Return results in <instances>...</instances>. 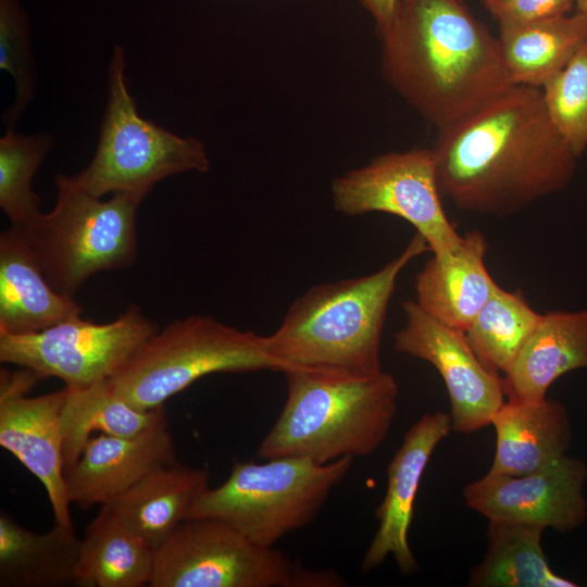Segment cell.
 <instances>
[{
  "mask_svg": "<svg viewBox=\"0 0 587 587\" xmlns=\"http://www.w3.org/2000/svg\"><path fill=\"white\" fill-rule=\"evenodd\" d=\"M499 25L524 24L570 14L575 0H480Z\"/></svg>",
  "mask_w": 587,
  "mask_h": 587,
  "instance_id": "31",
  "label": "cell"
},
{
  "mask_svg": "<svg viewBox=\"0 0 587 587\" xmlns=\"http://www.w3.org/2000/svg\"><path fill=\"white\" fill-rule=\"evenodd\" d=\"M483 233L463 235L453 253L433 255L415 277V302L445 324L465 332L488 301L497 283L485 265Z\"/></svg>",
  "mask_w": 587,
  "mask_h": 587,
  "instance_id": "19",
  "label": "cell"
},
{
  "mask_svg": "<svg viewBox=\"0 0 587 587\" xmlns=\"http://www.w3.org/2000/svg\"><path fill=\"white\" fill-rule=\"evenodd\" d=\"M541 317L521 290L497 286L465 330L479 361L491 372L505 374Z\"/></svg>",
  "mask_w": 587,
  "mask_h": 587,
  "instance_id": "27",
  "label": "cell"
},
{
  "mask_svg": "<svg viewBox=\"0 0 587 587\" xmlns=\"http://www.w3.org/2000/svg\"><path fill=\"white\" fill-rule=\"evenodd\" d=\"M42 378L22 367L0 373V446L13 454L45 487L54 522L70 525L65 487L62 411L67 389L27 396Z\"/></svg>",
  "mask_w": 587,
  "mask_h": 587,
  "instance_id": "13",
  "label": "cell"
},
{
  "mask_svg": "<svg viewBox=\"0 0 587 587\" xmlns=\"http://www.w3.org/2000/svg\"><path fill=\"white\" fill-rule=\"evenodd\" d=\"M498 40L512 84L541 88L587 42V14L499 25Z\"/></svg>",
  "mask_w": 587,
  "mask_h": 587,
  "instance_id": "24",
  "label": "cell"
},
{
  "mask_svg": "<svg viewBox=\"0 0 587 587\" xmlns=\"http://www.w3.org/2000/svg\"><path fill=\"white\" fill-rule=\"evenodd\" d=\"M541 91L552 123L579 158L587 148V42Z\"/></svg>",
  "mask_w": 587,
  "mask_h": 587,
  "instance_id": "30",
  "label": "cell"
},
{
  "mask_svg": "<svg viewBox=\"0 0 587 587\" xmlns=\"http://www.w3.org/2000/svg\"><path fill=\"white\" fill-rule=\"evenodd\" d=\"M53 142L48 134L25 135L15 128H5L0 138V208L12 227L24 228L40 212L33 180Z\"/></svg>",
  "mask_w": 587,
  "mask_h": 587,
  "instance_id": "28",
  "label": "cell"
},
{
  "mask_svg": "<svg viewBox=\"0 0 587 587\" xmlns=\"http://www.w3.org/2000/svg\"><path fill=\"white\" fill-rule=\"evenodd\" d=\"M451 430L450 415L437 411L424 414L405 433L387 466L386 492L375 512L378 527L361 561L363 572L376 569L389 555L403 574L419 570L409 544L414 502L435 448Z\"/></svg>",
  "mask_w": 587,
  "mask_h": 587,
  "instance_id": "15",
  "label": "cell"
},
{
  "mask_svg": "<svg viewBox=\"0 0 587 587\" xmlns=\"http://www.w3.org/2000/svg\"><path fill=\"white\" fill-rule=\"evenodd\" d=\"M159 329L139 307L130 304L109 323L82 316L29 334L0 332V361L52 376L70 389H83L112 377Z\"/></svg>",
  "mask_w": 587,
  "mask_h": 587,
  "instance_id": "10",
  "label": "cell"
},
{
  "mask_svg": "<svg viewBox=\"0 0 587 587\" xmlns=\"http://www.w3.org/2000/svg\"><path fill=\"white\" fill-rule=\"evenodd\" d=\"M415 233L402 252L378 271L315 285L288 308L282 324L266 336L282 372L291 367L370 376L380 373V342L398 276L428 251Z\"/></svg>",
  "mask_w": 587,
  "mask_h": 587,
  "instance_id": "3",
  "label": "cell"
},
{
  "mask_svg": "<svg viewBox=\"0 0 587 587\" xmlns=\"http://www.w3.org/2000/svg\"><path fill=\"white\" fill-rule=\"evenodd\" d=\"M376 30L385 79L438 130L513 85L498 37L463 0H399Z\"/></svg>",
  "mask_w": 587,
  "mask_h": 587,
  "instance_id": "2",
  "label": "cell"
},
{
  "mask_svg": "<svg viewBox=\"0 0 587 587\" xmlns=\"http://www.w3.org/2000/svg\"><path fill=\"white\" fill-rule=\"evenodd\" d=\"M352 460L325 464L299 457L235 461L226 480L204 490L188 517L218 519L253 542L275 547L314 521Z\"/></svg>",
  "mask_w": 587,
  "mask_h": 587,
  "instance_id": "7",
  "label": "cell"
},
{
  "mask_svg": "<svg viewBox=\"0 0 587 587\" xmlns=\"http://www.w3.org/2000/svg\"><path fill=\"white\" fill-rule=\"evenodd\" d=\"M73 296L59 292L47 279L24 232L0 235V332L29 334L79 316Z\"/></svg>",
  "mask_w": 587,
  "mask_h": 587,
  "instance_id": "17",
  "label": "cell"
},
{
  "mask_svg": "<svg viewBox=\"0 0 587 587\" xmlns=\"http://www.w3.org/2000/svg\"><path fill=\"white\" fill-rule=\"evenodd\" d=\"M430 150L442 198L501 218L563 190L578 159L552 123L541 88L526 85H511L438 130Z\"/></svg>",
  "mask_w": 587,
  "mask_h": 587,
  "instance_id": "1",
  "label": "cell"
},
{
  "mask_svg": "<svg viewBox=\"0 0 587 587\" xmlns=\"http://www.w3.org/2000/svg\"><path fill=\"white\" fill-rule=\"evenodd\" d=\"M586 480V463L564 455L523 475L488 472L463 488V498L469 508L489 522L522 523L566 533L587 517Z\"/></svg>",
  "mask_w": 587,
  "mask_h": 587,
  "instance_id": "14",
  "label": "cell"
},
{
  "mask_svg": "<svg viewBox=\"0 0 587 587\" xmlns=\"http://www.w3.org/2000/svg\"><path fill=\"white\" fill-rule=\"evenodd\" d=\"M578 369H587V309L547 312L503 374L504 397L544 399L559 377Z\"/></svg>",
  "mask_w": 587,
  "mask_h": 587,
  "instance_id": "20",
  "label": "cell"
},
{
  "mask_svg": "<svg viewBox=\"0 0 587 587\" xmlns=\"http://www.w3.org/2000/svg\"><path fill=\"white\" fill-rule=\"evenodd\" d=\"M375 21L376 29L384 27L392 17L399 0H358Z\"/></svg>",
  "mask_w": 587,
  "mask_h": 587,
  "instance_id": "32",
  "label": "cell"
},
{
  "mask_svg": "<svg viewBox=\"0 0 587 587\" xmlns=\"http://www.w3.org/2000/svg\"><path fill=\"white\" fill-rule=\"evenodd\" d=\"M209 168L203 142L171 133L138 113L128 89L125 52L116 46L97 149L90 163L72 176L74 182L100 198L125 192L143 199L166 177Z\"/></svg>",
  "mask_w": 587,
  "mask_h": 587,
  "instance_id": "8",
  "label": "cell"
},
{
  "mask_svg": "<svg viewBox=\"0 0 587 587\" xmlns=\"http://www.w3.org/2000/svg\"><path fill=\"white\" fill-rule=\"evenodd\" d=\"M490 425L496 430L491 474L523 475L544 469L571 445L572 426L566 408L558 400L509 401L497 410Z\"/></svg>",
  "mask_w": 587,
  "mask_h": 587,
  "instance_id": "18",
  "label": "cell"
},
{
  "mask_svg": "<svg viewBox=\"0 0 587 587\" xmlns=\"http://www.w3.org/2000/svg\"><path fill=\"white\" fill-rule=\"evenodd\" d=\"M545 528L489 522L487 552L470 574L472 587H549L554 572L541 546Z\"/></svg>",
  "mask_w": 587,
  "mask_h": 587,
  "instance_id": "26",
  "label": "cell"
},
{
  "mask_svg": "<svg viewBox=\"0 0 587 587\" xmlns=\"http://www.w3.org/2000/svg\"><path fill=\"white\" fill-rule=\"evenodd\" d=\"M576 10L587 14V0H575Z\"/></svg>",
  "mask_w": 587,
  "mask_h": 587,
  "instance_id": "33",
  "label": "cell"
},
{
  "mask_svg": "<svg viewBox=\"0 0 587 587\" xmlns=\"http://www.w3.org/2000/svg\"><path fill=\"white\" fill-rule=\"evenodd\" d=\"M209 487L208 470L175 461L151 471L107 504L157 550Z\"/></svg>",
  "mask_w": 587,
  "mask_h": 587,
  "instance_id": "21",
  "label": "cell"
},
{
  "mask_svg": "<svg viewBox=\"0 0 587 587\" xmlns=\"http://www.w3.org/2000/svg\"><path fill=\"white\" fill-rule=\"evenodd\" d=\"M79 549L73 524L54 522L48 532L38 534L1 511L0 586H78Z\"/></svg>",
  "mask_w": 587,
  "mask_h": 587,
  "instance_id": "22",
  "label": "cell"
},
{
  "mask_svg": "<svg viewBox=\"0 0 587 587\" xmlns=\"http://www.w3.org/2000/svg\"><path fill=\"white\" fill-rule=\"evenodd\" d=\"M30 42V22L17 0H0V68L12 76L15 88L14 102L3 113L7 128H15L36 93Z\"/></svg>",
  "mask_w": 587,
  "mask_h": 587,
  "instance_id": "29",
  "label": "cell"
},
{
  "mask_svg": "<svg viewBox=\"0 0 587 587\" xmlns=\"http://www.w3.org/2000/svg\"><path fill=\"white\" fill-rule=\"evenodd\" d=\"M155 551L109 504L101 505L80 539L78 586H149Z\"/></svg>",
  "mask_w": 587,
  "mask_h": 587,
  "instance_id": "23",
  "label": "cell"
},
{
  "mask_svg": "<svg viewBox=\"0 0 587 587\" xmlns=\"http://www.w3.org/2000/svg\"><path fill=\"white\" fill-rule=\"evenodd\" d=\"M57 202L20 228L26 235L49 283L73 296L100 272L127 268L137 257V210L143 200L113 193L108 200L55 176Z\"/></svg>",
  "mask_w": 587,
  "mask_h": 587,
  "instance_id": "5",
  "label": "cell"
},
{
  "mask_svg": "<svg viewBox=\"0 0 587 587\" xmlns=\"http://www.w3.org/2000/svg\"><path fill=\"white\" fill-rule=\"evenodd\" d=\"M402 308L405 323L395 335V349L438 371L449 396L452 429L469 434L490 425L505 401L499 374L479 361L465 332L437 320L413 300Z\"/></svg>",
  "mask_w": 587,
  "mask_h": 587,
  "instance_id": "12",
  "label": "cell"
},
{
  "mask_svg": "<svg viewBox=\"0 0 587 587\" xmlns=\"http://www.w3.org/2000/svg\"><path fill=\"white\" fill-rule=\"evenodd\" d=\"M66 389L62 411L65 470L78 460L92 433L133 437L165 420L164 407L137 409L117 396L108 379L83 389Z\"/></svg>",
  "mask_w": 587,
  "mask_h": 587,
  "instance_id": "25",
  "label": "cell"
},
{
  "mask_svg": "<svg viewBox=\"0 0 587 587\" xmlns=\"http://www.w3.org/2000/svg\"><path fill=\"white\" fill-rule=\"evenodd\" d=\"M262 370L282 372L266 336L190 315L159 328L108 383L130 405L153 410L203 376Z\"/></svg>",
  "mask_w": 587,
  "mask_h": 587,
  "instance_id": "6",
  "label": "cell"
},
{
  "mask_svg": "<svg viewBox=\"0 0 587 587\" xmlns=\"http://www.w3.org/2000/svg\"><path fill=\"white\" fill-rule=\"evenodd\" d=\"M341 579L310 571L260 546L224 521L188 517L157 549L150 587H329Z\"/></svg>",
  "mask_w": 587,
  "mask_h": 587,
  "instance_id": "9",
  "label": "cell"
},
{
  "mask_svg": "<svg viewBox=\"0 0 587 587\" xmlns=\"http://www.w3.org/2000/svg\"><path fill=\"white\" fill-rule=\"evenodd\" d=\"M284 407L261 440V460L299 457L325 464L366 457L386 439L399 397L395 377L291 367Z\"/></svg>",
  "mask_w": 587,
  "mask_h": 587,
  "instance_id": "4",
  "label": "cell"
},
{
  "mask_svg": "<svg viewBox=\"0 0 587 587\" xmlns=\"http://www.w3.org/2000/svg\"><path fill=\"white\" fill-rule=\"evenodd\" d=\"M332 197L345 215L383 212L405 220L433 255L453 253L462 243L442 207L430 148L380 154L335 178Z\"/></svg>",
  "mask_w": 587,
  "mask_h": 587,
  "instance_id": "11",
  "label": "cell"
},
{
  "mask_svg": "<svg viewBox=\"0 0 587 587\" xmlns=\"http://www.w3.org/2000/svg\"><path fill=\"white\" fill-rule=\"evenodd\" d=\"M175 461L166 419L133 437L91 436L78 460L65 470L68 501L83 509L104 505L151 471Z\"/></svg>",
  "mask_w": 587,
  "mask_h": 587,
  "instance_id": "16",
  "label": "cell"
}]
</instances>
